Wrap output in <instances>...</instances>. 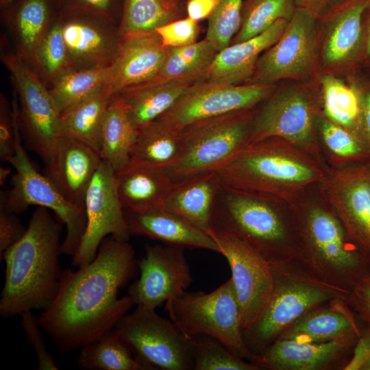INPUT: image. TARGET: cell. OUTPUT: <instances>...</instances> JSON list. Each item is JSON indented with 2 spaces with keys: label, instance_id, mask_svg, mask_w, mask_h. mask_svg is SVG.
Instances as JSON below:
<instances>
[{
  "label": "cell",
  "instance_id": "1",
  "mask_svg": "<svg viewBox=\"0 0 370 370\" xmlns=\"http://www.w3.org/2000/svg\"><path fill=\"white\" fill-rule=\"evenodd\" d=\"M137 267L128 241L109 236L89 263L62 271L58 293L38 318L60 352L80 349L114 328L134 306L128 295L119 298L118 293Z\"/></svg>",
  "mask_w": 370,
  "mask_h": 370
},
{
  "label": "cell",
  "instance_id": "2",
  "mask_svg": "<svg viewBox=\"0 0 370 370\" xmlns=\"http://www.w3.org/2000/svg\"><path fill=\"white\" fill-rule=\"evenodd\" d=\"M62 223L49 209L38 207L23 236L0 257L5 263L0 314L13 317L34 310H45L55 299L62 270Z\"/></svg>",
  "mask_w": 370,
  "mask_h": 370
},
{
  "label": "cell",
  "instance_id": "3",
  "mask_svg": "<svg viewBox=\"0 0 370 370\" xmlns=\"http://www.w3.org/2000/svg\"><path fill=\"white\" fill-rule=\"evenodd\" d=\"M215 173L225 186L293 207L306 187L325 177L312 156L277 137L247 145Z\"/></svg>",
  "mask_w": 370,
  "mask_h": 370
},
{
  "label": "cell",
  "instance_id": "4",
  "mask_svg": "<svg viewBox=\"0 0 370 370\" xmlns=\"http://www.w3.org/2000/svg\"><path fill=\"white\" fill-rule=\"evenodd\" d=\"M278 204L221 184L213 210L212 234L241 240L271 264L299 259L293 215L283 214Z\"/></svg>",
  "mask_w": 370,
  "mask_h": 370
},
{
  "label": "cell",
  "instance_id": "5",
  "mask_svg": "<svg viewBox=\"0 0 370 370\" xmlns=\"http://www.w3.org/2000/svg\"><path fill=\"white\" fill-rule=\"evenodd\" d=\"M293 214L299 260L322 281L350 292L370 271V257L350 238L333 209L314 204Z\"/></svg>",
  "mask_w": 370,
  "mask_h": 370
},
{
  "label": "cell",
  "instance_id": "6",
  "mask_svg": "<svg viewBox=\"0 0 370 370\" xmlns=\"http://www.w3.org/2000/svg\"><path fill=\"white\" fill-rule=\"evenodd\" d=\"M272 264L274 284L270 300L256 323L243 333L255 356L263 353L306 312L332 299H347L349 294L318 278L299 259Z\"/></svg>",
  "mask_w": 370,
  "mask_h": 370
},
{
  "label": "cell",
  "instance_id": "7",
  "mask_svg": "<svg viewBox=\"0 0 370 370\" xmlns=\"http://www.w3.org/2000/svg\"><path fill=\"white\" fill-rule=\"evenodd\" d=\"M244 110L191 123L182 130V149L166 169L174 182L217 172L248 145L256 113Z\"/></svg>",
  "mask_w": 370,
  "mask_h": 370
},
{
  "label": "cell",
  "instance_id": "8",
  "mask_svg": "<svg viewBox=\"0 0 370 370\" xmlns=\"http://www.w3.org/2000/svg\"><path fill=\"white\" fill-rule=\"evenodd\" d=\"M165 310L186 338L208 336L239 358L249 362L254 359L244 340L240 306L231 278L210 293L186 291L168 300Z\"/></svg>",
  "mask_w": 370,
  "mask_h": 370
},
{
  "label": "cell",
  "instance_id": "9",
  "mask_svg": "<svg viewBox=\"0 0 370 370\" xmlns=\"http://www.w3.org/2000/svg\"><path fill=\"white\" fill-rule=\"evenodd\" d=\"M14 127V151L8 162L14 169L12 188L1 191L0 202L7 209L19 214L29 206L44 207L53 211L58 220L65 225L66 234L62 243V254L73 256L77 251L86 227L85 210L68 202L44 174L32 163L20 136L19 109L12 105Z\"/></svg>",
  "mask_w": 370,
  "mask_h": 370
},
{
  "label": "cell",
  "instance_id": "10",
  "mask_svg": "<svg viewBox=\"0 0 370 370\" xmlns=\"http://www.w3.org/2000/svg\"><path fill=\"white\" fill-rule=\"evenodd\" d=\"M145 370H192L189 338L156 310L136 306L114 328Z\"/></svg>",
  "mask_w": 370,
  "mask_h": 370
},
{
  "label": "cell",
  "instance_id": "11",
  "mask_svg": "<svg viewBox=\"0 0 370 370\" xmlns=\"http://www.w3.org/2000/svg\"><path fill=\"white\" fill-rule=\"evenodd\" d=\"M3 62L16 84L19 116L30 147L47 164L63 136L60 112L49 89L24 59L19 55L6 53Z\"/></svg>",
  "mask_w": 370,
  "mask_h": 370
},
{
  "label": "cell",
  "instance_id": "12",
  "mask_svg": "<svg viewBox=\"0 0 370 370\" xmlns=\"http://www.w3.org/2000/svg\"><path fill=\"white\" fill-rule=\"evenodd\" d=\"M317 43L316 14L297 7L282 36L260 56L247 84L270 85L306 76L314 65Z\"/></svg>",
  "mask_w": 370,
  "mask_h": 370
},
{
  "label": "cell",
  "instance_id": "13",
  "mask_svg": "<svg viewBox=\"0 0 370 370\" xmlns=\"http://www.w3.org/2000/svg\"><path fill=\"white\" fill-rule=\"evenodd\" d=\"M273 91L267 84L233 85L203 80L191 84L174 106L158 121L182 130L198 121L252 109Z\"/></svg>",
  "mask_w": 370,
  "mask_h": 370
},
{
  "label": "cell",
  "instance_id": "14",
  "mask_svg": "<svg viewBox=\"0 0 370 370\" xmlns=\"http://www.w3.org/2000/svg\"><path fill=\"white\" fill-rule=\"evenodd\" d=\"M212 236L230 265L244 333L259 319L270 300L274 284L273 264L234 236L216 233Z\"/></svg>",
  "mask_w": 370,
  "mask_h": 370
},
{
  "label": "cell",
  "instance_id": "15",
  "mask_svg": "<svg viewBox=\"0 0 370 370\" xmlns=\"http://www.w3.org/2000/svg\"><path fill=\"white\" fill-rule=\"evenodd\" d=\"M85 212L86 230L77 251L72 256V265L77 267L93 260L107 236L126 241L131 236L116 189L115 171L103 161L88 188Z\"/></svg>",
  "mask_w": 370,
  "mask_h": 370
},
{
  "label": "cell",
  "instance_id": "16",
  "mask_svg": "<svg viewBox=\"0 0 370 370\" xmlns=\"http://www.w3.org/2000/svg\"><path fill=\"white\" fill-rule=\"evenodd\" d=\"M271 137L280 138L312 156L317 155L314 109L305 92L293 88L281 90L256 112L248 144Z\"/></svg>",
  "mask_w": 370,
  "mask_h": 370
},
{
  "label": "cell",
  "instance_id": "17",
  "mask_svg": "<svg viewBox=\"0 0 370 370\" xmlns=\"http://www.w3.org/2000/svg\"><path fill=\"white\" fill-rule=\"evenodd\" d=\"M139 278L128 288L134 305L156 310L190 286L193 277L184 248L147 245L138 262Z\"/></svg>",
  "mask_w": 370,
  "mask_h": 370
},
{
  "label": "cell",
  "instance_id": "18",
  "mask_svg": "<svg viewBox=\"0 0 370 370\" xmlns=\"http://www.w3.org/2000/svg\"><path fill=\"white\" fill-rule=\"evenodd\" d=\"M321 182L349 236L370 257V166L340 169Z\"/></svg>",
  "mask_w": 370,
  "mask_h": 370
},
{
  "label": "cell",
  "instance_id": "19",
  "mask_svg": "<svg viewBox=\"0 0 370 370\" xmlns=\"http://www.w3.org/2000/svg\"><path fill=\"white\" fill-rule=\"evenodd\" d=\"M120 38L104 86L111 97L127 88L154 80L169 50L162 45L156 31L131 34Z\"/></svg>",
  "mask_w": 370,
  "mask_h": 370
},
{
  "label": "cell",
  "instance_id": "20",
  "mask_svg": "<svg viewBox=\"0 0 370 370\" xmlns=\"http://www.w3.org/2000/svg\"><path fill=\"white\" fill-rule=\"evenodd\" d=\"M71 69L110 66L121 38L110 30L109 22L80 13L58 14Z\"/></svg>",
  "mask_w": 370,
  "mask_h": 370
},
{
  "label": "cell",
  "instance_id": "21",
  "mask_svg": "<svg viewBox=\"0 0 370 370\" xmlns=\"http://www.w3.org/2000/svg\"><path fill=\"white\" fill-rule=\"evenodd\" d=\"M358 338L326 343L278 338L251 362L267 370H328L343 367Z\"/></svg>",
  "mask_w": 370,
  "mask_h": 370
},
{
  "label": "cell",
  "instance_id": "22",
  "mask_svg": "<svg viewBox=\"0 0 370 370\" xmlns=\"http://www.w3.org/2000/svg\"><path fill=\"white\" fill-rule=\"evenodd\" d=\"M101 161L88 145L63 136L43 174L68 202L85 210L86 195Z\"/></svg>",
  "mask_w": 370,
  "mask_h": 370
},
{
  "label": "cell",
  "instance_id": "23",
  "mask_svg": "<svg viewBox=\"0 0 370 370\" xmlns=\"http://www.w3.org/2000/svg\"><path fill=\"white\" fill-rule=\"evenodd\" d=\"M130 235L155 239L169 245L208 249L220 254L213 237L161 206L124 210Z\"/></svg>",
  "mask_w": 370,
  "mask_h": 370
},
{
  "label": "cell",
  "instance_id": "24",
  "mask_svg": "<svg viewBox=\"0 0 370 370\" xmlns=\"http://www.w3.org/2000/svg\"><path fill=\"white\" fill-rule=\"evenodd\" d=\"M347 299L336 298L306 312L278 338L301 343H326L359 338L361 328Z\"/></svg>",
  "mask_w": 370,
  "mask_h": 370
},
{
  "label": "cell",
  "instance_id": "25",
  "mask_svg": "<svg viewBox=\"0 0 370 370\" xmlns=\"http://www.w3.org/2000/svg\"><path fill=\"white\" fill-rule=\"evenodd\" d=\"M288 22L278 20L263 33L219 51L206 80L233 85L247 83L260 56L280 38Z\"/></svg>",
  "mask_w": 370,
  "mask_h": 370
},
{
  "label": "cell",
  "instance_id": "26",
  "mask_svg": "<svg viewBox=\"0 0 370 370\" xmlns=\"http://www.w3.org/2000/svg\"><path fill=\"white\" fill-rule=\"evenodd\" d=\"M221 186L215 172L197 175L175 182L160 206L212 236L213 210Z\"/></svg>",
  "mask_w": 370,
  "mask_h": 370
},
{
  "label": "cell",
  "instance_id": "27",
  "mask_svg": "<svg viewBox=\"0 0 370 370\" xmlns=\"http://www.w3.org/2000/svg\"><path fill=\"white\" fill-rule=\"evenodd\" d=\"M370 0H346L334 6L322 51L328 65H339L354 59L364 45V16Z\"/></svg>",
  "mask_w": 370,
  "mask_h": 370
},
{
  "label": "cell",
  "instance_id": "28",
  "mask_svg": "<svg viewBox=\"0 0 370 370\" xmlns=\"http://www.w3.org/2000/svg\"><path fill=\"white\" fill-rule=\"evenodd\" d=\"M116 189L124 210L160 206L174 184L165 169L127 164L115 172Z\"/></svg>",
  "mask_w": 370,
  "mask_h": 370
},
{
  "label": "cell",
  "instance_id": "29",
  "mask_svg": "<svg viewBox=\"0 0 370 370\" xmlns=\"http://www.w3.org/2000/svg\"><path fill=\"white\" fill-rule=\"evenodd\" d=\"M190 85L179 81L148 82L127 88L112 98L126 110L139 129L171 109Z\"/></svg>",
  "mask_w": 370,
  "mask_h": 370
},
{
  "label": "cell",
  "instance_id": "30",
  "mask_svg": "<svg viewBox=\"0 0 370 370\" xmlns=\"http://www.w3.org/2000/svg\"><path fill=\"white\" fill-rule=\"evenodd\" d=\"M1 10L3 18L15 29L20 56L34 62L38 47L58 14L52 0H16Z\"/></svg>",
  "mask_w": 370,
  "mask_h": 370
},
{
  "label": "cell",
  "instance_id": "31",
  "mask_svg": "<svg viewBox=\"0 0 370 370\" xmlns=\"http://www.w3.org/2000/svg\"><path fill=\"white\" fill-rule=\"evenodd\" d=\"M111 98L103 87L62 111L63 136L78 140L99 153L101 132Z\"/></svg>",
  "mask_w": 370,
  "mask_h": 370
},
{
  "label": "cell",
  "instance_id": "32",
  "mask_svg": "<svg viewBox=\"0 0 370 370\" xmlns=\"http://www.w3.org/2000/svg\"><path fill=\"white\" fill-rule=\"evenodd\" d=\"M182 149V130L156 120L138 129L128 164L171 166Z\"/></svg>",
  "mask_w": 370,
  "mask_h": 370
},
{
  "label": "cell",
  "instance_id": "33",
  "mask_svg": "<svg viewBox=\"0 0 370 370\" xmlns=\"http://www.w3.org/2000/svg\"><path fill=\"white\" fill-rule=\"evenodd\" d=\"M218 51L206 39L169 48L160 73L150 82L179 81L189 84L206 80Z\"/></svg>",
  "mask_w": 370,
  "mask_h": 370
},
{
  "label": "cell",
  "instance_id": "34",
  "mask_svg": "<svg viewBox=\"0 0 370 370\" xmlns=\"http://www.w3.org/2000/svg\"><path fill=\"white\" fill-rule=\"evenodd\" d=\"M138 132L126 110L111 98L101 132L99 155L115 172L129 163Z\"/></svg>",
  "mask_w": 370,
  "mask_h": 370
},
{
  "label": "cell",
  "instance_id": "35",
  "mask_svg": "<svg viewBox=\"0 0 370 370\" xmlns=\"http://www.w3.org/2000/svg\"><path fill=\"white\" fill-rule=\"evenodd\" d=\"M77 362L84 370H145L114 329L80 349Z\"/></svg>",
  "mask_w": 370,
  "mask_h": 370
},
{
  "label": "cell",
  "instance_id": "36",
  "mask_svg": "<svg viewBox=\"0 0 370 370\" xmlns=\"http://www.w3.org/2000/svg\"><path fill=\"white\" fill-rule=\"evenodd\" d=\"M320 83L323 110L328 119L352 132L362 140L360 105L356 88L330 74L322 75Z\"/></svg>",
  "mask_w": 370,
  "mask_h": 370
},
{
  "label": "cell",
  "instance_id": "37",
  "mask_svg": "<svg viewBox=\"0 0 370 370\" xmlns=\"http://www.w3.org/2000/svg\"><path fill=\"white\" fill-rule=\"evenodd\" d=\"M110 69V65L70 69L56 78L49 90L60 112L103 88Z\"/></svg>",
  "mask_w": 370,
  "mask_h": 370
},
{
  "label": "cell",
  "instance_id": "38",
  "mask_svg": "<svg viewBox=\"0 0 370 370\" xmlns=\"http://www.w3.org/2000/svg\"><path fill=\"white\" fill-rule=\"evenodd\" d=\"M177 12V2L169 0H123L117 34L155 31L175 21Z\"/></svg>",
  "mask_w": 370,
  "mask_h": 370
},
{
  "label": "cell",
  "instance_id": "39",
  "mask_svg": "<svg viewBox=\"0 0 370 370\" xmlns=\"http://www.w3.org/2000/svg\"><path fill=\"white\" fill-rule=\"evenodd\" d=\"M296 8L295 0H247L243 6L241 25L234 43L263 33L278 20L289 21Z\"/></svg>",
  "mask_w": 370,
  "mask_h": 370
},
{
  "label": "cell",
  "instance_id": "40",
  "mask_svg": "<svg viewBox=\"0 0 370 370\" xmlns=\"http://www.w3.org/2000/svg\"><path fill=\"white\" fill-rule=\"evenodd\" d=\"M189 341L193 370H260L210 336L198 335Z\"/></svg>",
  "mask_w": 370,
  "mask_h": 370
},
{
  "label": "cell",
  "instance_id": "41",
  "mask_svg": "<svg viewBox=\"0 0 370 370\" xmlns=\"http://www.w3.org/2000/svg\"><path fill=\"white\" fill-rule=\"evenodd\" d=\"M34 62L51 82L71 69L58 14L38 47Z\"/></svg>",
  "mask_w": 370,
  "mask_h": 370
},
{
  "label": "cell",
  "instance_id": "42",
  "mask_svg": "<svg viewBox=\"0 0 370 370\" xmlns=\"http://www.w3.org/2000/svg\"><path fill=\"white\" fill-rule=\"evenodd\" d=\"M243 0H221L208 19L206 38L219 52L229 46L242 21Z\"/></svg>",
  "mask_w": 370,
  "mask_h": 370
},
{
  "label": "cell",
  "instance_id": "43",
  "mask_svg": "<svg viewBox=\"0 0 370 370\" xmlns=\"http://www.w3.org/2000/svg\"><path fill=\"white\" fill-rule=\"evenodd\" d=\"M319 127L324 145L338 160L347 162L370 158L363 141L349 130L328 119H321Z\"/></svg>",
  "mask_w": 370,
  "mask_h": 370
},
{
  "label": "cell",
  "instance_id": "44",
  "mask_svg": "<svg viewBox=\"0 0 370 370\" xmlns=\"http://www.w3.org/2000/svg\"><path fill=\"white\" fill-rule=\"evenodd\" d=\"M58 14L80 13L112 23L119 8V0H52Z\"/></svg>",
  "mask_w": 370,
  "mask_h": 370
},
{
  "label": "cell",
  "instance_id": "45",
  "mask_svg": "<svg viewBox=\"0 0 370 370\" xmlns=\"http://www.w3.org/2000/svg\"><path fill=\"white\" fill-rule=\"evenodd\" d=\"M155 31L165 47L177 48L197 42L199 27L197 21L187 16L173 21Z\"/></svg>",
  "mask_w": 370,
  "mask_h": 370
},
{
  "label": "cell",
  "instance_id": "46",
  "mask_svg": "<svg viewBox=\"0 0 370 370\" xmlns=\"http://www.w3.org/2000/svg\"><path fill=\"white\" fill-rule=\"evenodd\" d=\"M21 326L27 341L33 347L38 360L39 370H58V367L52 355L48 352L40 331L41 326L38 318H36L32 310L26 311L21 314Z\"/></svg>",
  "mask_w": 370,
  "mask_h": 370
},
{
  "label": "cell",
  "instance_id": "47",
  "mask_svg": "<svg viewBox=\"0 0 370 370\" xmlns=\"http://www.w3.org/2000/svg\"><path fill=\"white\" fill-rule=\"evenodd\" d=\"M26 229L16 214L0 202V257L23 236Z\"/></svg>",
  "mask_w": 370,
  "mask_h": 370
},
{
  "label": "cell",
  "instance_id": "48",
  "mask_svg": "<svg viewBox=\"0 0 370 370\" xmlns=\"http://www.w3.org/2000/svg\"><path fill=\"white\" fill-rule=\"evenodd\" d=\"M14 127L12 108L1 98L0 109V158L7 162L14 151Z\"/></svg>",
  "mask_w": 370,
  "mask_h": 370
},
{
  "label": "cell",
  "instance_id": "49",
  "mask_svg": "<svg viewBox=\"0 0 370 370\" xmlns=\"http://www.w3.org/2000/svg\"><path fill=\"white\" fill-rule=\"evenodd\" d=\"M347 302L358 318L370 323V271L349 292Z\"/></svg>",
  "mask_w": 370,
  "mask_h": 370
},
{
  "label": "cell",
  "instance_id": "50",
  "mask_svg": "<svg viewBox=\"0 0 370 370\" xmlns=\"http://www.w3.org/2000/svg\"><path fill=\"white\" fill-rule=\"evenodd\" d=\"M365 323L343 370H359L364 361L370 358V323Z\"/></svg>",
  "mask_w": 370,
  "mask_h": 370
},
{
  "label": "cell",
  "instance_id": "51",
  "mask_svg": "<svg viewBox=\"0 0 370 370\" xmlns=\"http://www.w3.org/2000/svg\"><path fill=\"white\" fill-rule=\"evenodd\" d=\"M358 93L360 105V132L364 143L370 154V88L360 91Z\"/></svg>",
  "mask_w": 370,
  "mask_h": 370
},
{
  "label": "cell",
  "instance_id": "52",
  "mask_svg": "<svg viewBox=\"0 0 370 370\" xmlns=\"http://www.w3.org/2000/svg\"><path fill=\"white\" fill-rule=\"evenodd\" d=\"M221 0H188L187 16L195 21L208 18Z\"/></svg>",
  "mask_w": 370,
  "mask_h": 370
},
{
  "label": "cell",
  "instance_id": "53",
  "mask_svg": "<svg viewBox=\"0 0 370 370\" xmlns=\"http://www.w3.org/2000/svg\"><path fill=\"white\" fill-rule=\"evenodd\" d=\"M297 7L306 8L314 14L322 6L327 5V0H295Z\"/></svg>",
  "mask_w": 370,
  "mask_h": 370
},
{
  "label": "cell",
  "instance_id": "54",
  "mask_svg": "<svg viewBox=\"0 0 370 370\" xmlns=\"http://www.w3.org/2000/svg\"><path fill=\"white\" fill-rule=\"evenodd\" d=\"M364 19L367 21V36H364V45L366 56L370 59V6L367 10Z\"/></svg>",
  "mask_w": 370,
  "mask_h": 370
},
{
  "label": "cell",
  "instance_id": "55",
  "mask_svg": "<svg viewBox=\"0 0 370 370\" xmlns=\"http://www.w3.org/2000/svg\"><path fill=\"white\" fill-rule=\"evenodd\" d=\"M11 173L10 167H1L0 168V185L3 186L8 175Z\"/></svg>",
  "mask_w": 370,
  "mask_h": 370
},
{
  "label": "cell",
  "instance_id": "56",
  "mask_svg": "<svg viewBox=\"0 0 370 370\" xmlns=\"http://www.w3.org/2000/svg\"><path fill=\"white\" fill-rule=\"evenodd\" d=\"M346 0H327L328 7L333 8L343 3Z\"/></svg>",
  "mask_w": 370,
  "mask_h": 370
},
{
  "label": "cell",
  "instance_id": "57",
  "mask_svg": "<svg viewBox=\"0 0 370 370\" xmlns=\"http://www.w3.org/2000/svg\"><path fill=\"white\" fill-rule=\"evenodd\" d=\"M359 370H370V358L364 361Z\"/></svg>",
  "mask_w": 370,
  "mask_h": 370
},
{
  "label": "cell",
  "instance_id": "58",
  "mask_svg": "<svg viewBox=\"0 0 370 370\" xmlns=\"http://www.w3.org/2000/svg\"><path fill=\"white\" fill-rule=\"evenodd\" d=\"M16 0H0L1 9H3V8L7 7L8 5H9L10 4H11L12 3H13Z\"/></svg>",
  "mask_w": 370,
  "mask_h": 370
},
{
  "label": "cell",
  "instance_id": "59",
  "mask_svg": "<svg viewBox=\"0 0 370 370\" xmlns=\"http://www.w3.org/2000/svg\"><path fill=\"white\" fill-rule=\"evenodd\" d=\"M169 1H174V2H177V0H169Z\"/></svg>",
  "mask_w": 370,
  "mask_h": 370
}]
</instances>
